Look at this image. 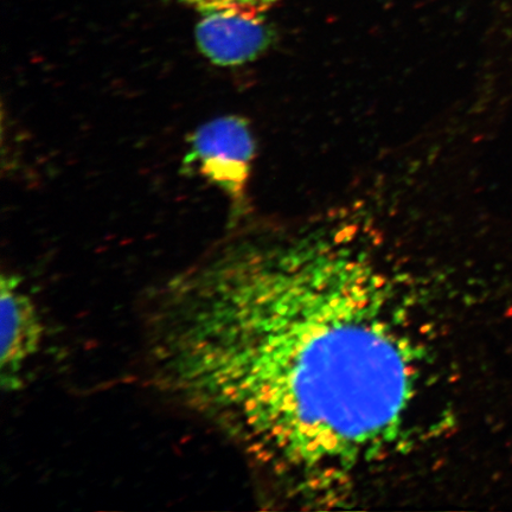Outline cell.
<instances>
[{
	"label": "cell",
	"mask_w": 512,
	"mask_h": 512,
	"mask_svg": "<svg viewBox=\"0 0 512 512\" xmlns=\"http://www.w3.org/2000/svg\"><path fill=\"white\" fill-rule=\"evenodd\" d=\"M156 387L302 496L399 450L424 354L373 261L328 241L235 238L153 296Z\"/></svg>",
	"instance_id": "1"
},
{
	"label": "cell",
	"mask_w": 512,
	"mask_h": 512,
	"mask_svg": "<svg viewBox=\"0 0 512 512\" xmlns=\"http://www.w3.org/2000/svg\"><path fill=\"white\" fill-rule=\"evenodd\" d=\"M255 151L251 128L236 115L210 120L190 139V163L228 197L238 219L246 214Z\"/></svg>",
	"instance_id": "2"
},
{
	"label": "cell",
	"mask_w": 512,
	"mask_h": 512,
	"mask_svg": "<svg viewBox=\"0 0 512 512\" xmlns=\"http://www.w3.org/2000/svg\"><path fill=\"white\" fill-rule=\"evenodd\" d=\"M2 356L0 380L5 392L22 387V374L37 354L43 328L36 305L23 290L17 275L4 274L2 284Z\"/></svg>",
	"instance_id": "3"
},
{
	"label": "cell",
	"mask_w": 512,
	"mask_h": 512,
	"mask_svg": "<svg viewBox=\"0 0 512 512\" xmlns=\"http://www.w3.org/2000/svg\"><path fill=\"white\" fill-rule=\"evenodd\" d=\"M195 35L201 53L220 67L242 66L255 60L272 40L265 17L245 15H204Z\"/></svg>",
	"instance_id": "4"
},
{
	"label": "cell",
	"mask_w": 512,
	"mask_h": 512,
	"mask_svg": "<svg viewBox=\"0 0 512 512\" xmlns=\"http://www.w3.org/2000/svg\"><path fill=\"white\" fill-rule=\"evenodd\" d=\"M202 16L210 14L245 15L265 17L268 10L281 0H179Z\"/></svg>",
	"instance_id": "5"
}]
</instances>
